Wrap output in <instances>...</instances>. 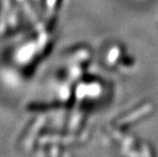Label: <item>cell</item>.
I'll return each mask as SVG.
<instances>
[{
	"mask_svg": "<svg viewBox=\"0 0 158 157\" xmlns=\"http://www.w3.org/2000/svg\"><path fill=\"white\" fill-rule=\"evenodd\" d=\"M42 57L43 55L34 34L19 43L11 52L13 64L16 68H22L28 75L31 73Z\"/></svg>",
	"mask_w": 158,
	"mask_h": 157,
	"instance_id": "6da1fadb",
	"label": "cell"
},
{
	"mask_svg": "<svg viewBox=\"0 0 158 157\" xmlns=\"http://www.w3.org/2000/svg\"><path fill=\"white\" fill-rule=\"evenodd\" d=\"M46 121V116L42 113H39V115H36L32 121H30L19 139V144L23 150L31 151L36 148L40 137L44 132Z\"/></svg>",
	"mask_w": 158,
	"mask_h": 157,
	"instance_id": "7a4b0ae2",
	"label": "cell"
},
{
	"mask_svg": "<svg viewBox=\"0 0 158 157\" xmlns=\"http://www.w3.org/2000/svg\"><path fill=\"white\" fill-rule=\"evenodd\" d=\"M59 4L60 0H43V6L47 11V16H55Z\"/></svg>",
	"mask_w": 158,
	"mask_h": 157,
	"instance_id": "3957f363",
	"label": "cell"
}]
</instances>
